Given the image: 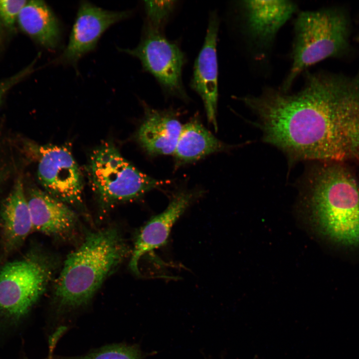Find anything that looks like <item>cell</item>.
I'll list each match as a JSON object with an SVG mask.
<instances>
[{
    "label": "cell",
    "instance_id": "ffe728a7",
    "mask_svg": "<svg viewBox=\"0 0 359 359\" xmlns=\"http://www.w3.org/2000/svg\"><path fill=\"white\" fill-rule=\"evenodd\" d=\"M80 359H140L135 348L114 346L105 348Z\"/></svg>",
    "mask_w": 359,
    "mask_h": 359
},
{
    "label": "cell",
    "instance_id": "d6986e66",
    "mask_svg": "<svg viewBox=\"0 0 359 359\" xmlns=\"http://www.w3.org/2000/svg\"><path fill=\"white\" fill-rule=\"evenodd\" d=\"M25 0H0V43L13 32L17 16Z\"/></svg>",
    "mask_w": 359,
    "mask_h": 359
},
{
    "label": "cell",
    "instance_id": "2e32d148",
    "mask_svg": "<svg viewBox=\"0 0 359 359\" xmlns=\"http://www.w3.org/2000/svg\"><path fill=\"white\" fill-rule=\"evenodd\" d=\"M17 23L25 34L44 48L54 51L59 47L60 24L44 1H27L19 12Z\"/></svg>",
    "mask_w": 359,
    "mask_h": 359
},
{
    "label": "cell",
    "instance_id": "3957f363",
    "mask_svg": "<svg viewBox=\"0 0 359 359\" xmlns=\"http://www.w3.org/2000/svg\"><path fill=\"white\" fill-rule=\"evenodd\" d=\"M129 253L116 228L89 233L79 247L67 256L56 279L54 296L58 304L76 307L87 303Z\"/></svg>",
    "mask_w": 359,
    "mask_h": 359
},
{
    "label": "cell",
    "instance_id": "7a4b0ae2",
    "mask_svg": "<svg viewBox=\"0 0 359 359\" xmlns=\"http://www.w3.org/2000/svg\"><path fill=\"white\" fill-rule=\"evenodd\" d=\"M303 187L321 231L339 244L359 245V182L347 166L321 163L309 172Z\"/></svg>",
    "mask_w": 359,
    "mask_h": 359
},
{
    "label": "cell",
    "instance_id": "ba28073f",
    "mask_svg": "<svg viewBox=\"0 0 359 359\" xmlns=\"http://www.w3.org/2000/svg\"><path fill=\"white\" fill-rule=\"evenodd\" d=\"M37 152V178L45 191L67 204L81 205L82 176L69 148L49 144Z\"/></svg>",
    "mask_w": 359,
    "mask_h": 359
},
{
    "label": "cell",
    "instance_id": "6da1fadb",
    "mask_svg": "<svg viewBox=\"0 0 359 359\" xmlns=\"http://www.w3.org/2000/svg\"><path fill=\"white\" fill-rule=\"evenodd\" d=\"M240 99L256 116L264 141L292 160L343 163L359 143V105L340 75L310 74L295 93L269 88Z\"/></svg>",
    "mask_w": 359,
    "mask_h": 359
},
{
    "label": "cell",
    "instance_id": "44dd1931",
    "mask_svg": "<svg viewBox=\"0 0 359 359\" xmlns=\"http://www.w3.org/2000/svg\"><path fill=\"white\" fill-rule=\"evenodd\" d=\"M33 69V64H32L15 74L0 81V105L7 92L28 75Z\"/></svg>",
    "mask_w": 359,
    "mask_h": 359
},
{
    "label": "cell",
    "instance_id": "5bb4252c",
    "mask_svg": "<svg viewBox=\"0 0 359 359\" xmlns=\"http://www.w3.org/2000/svg\"><path fill=\"white\" fill-rule=\"evenodd\" d=\"M0 229L7 252L18 247L33 231L30 210L20 178L4 200L0 210Z\"/></svg>",
    "mask_w": 359,
    "mask_h": 359
},
{
    "label": "cell",
    "instance_id": "8992f818",
    "mask_svg": "<svg viewBox=\"0 0 359 359\" xmlns=\"http://www.w3.org/2000/svg\"><path fill=\"white\" fill-rule=\"evenodd\" d=\"M88 172L93 189L106 206L137 198L162 184L140 171L108 143L93 151Z\"/></svg>",
    "mask_w": 359,
    "mask_h": 359
},
{
    "label": "cell",
    "instance_id": "277c9868",
    "mask_svg": "<svg viewBox=\"0 0 359 359\" xmlns=\"http://www.w3.org/2000/svg\"><path fill=\"white\" fill-rule=\"evenodd\" d=\"M349 36L347 16L338 8L300 12L295 23L292 65L281 90L287 92L295 79L309 67L345 52Z\"/></svg>",
    "mask_w": 359,
    "mask_h": 359
},
{
    "label": "cell",
    "instance_id": "4fadbf2b",
    "mask_svg": "<svg viewBox=\"0 0 359 359\" xmlns=\"http://www.w3.org/2000/svg\"><path fill=\"white\" fill-rule=\"evenodd\" d=\"M242 5L249 34L265 45L271 42L297 10L296 4L289 0H245Z\"/></svg>",
    "mask_w": 359,
    "mask_h": 359
},
{
    "label": "cell",
    "instance_id": "9c48e42d",
    "mask_svg": "<svg viewBox=\"0 0 359 359\" xmlns=\"http://www.w3.org/2000/svg\"><path fill=\"white\" fill-rule=\"evenodd\" d=\"M131 11H111L87 1L79 6L67 46L53 62L76 66L86 54L93 50L103 33L112 25L125 19Z\"/></svg>",
    "mask_w": 359,
    "mask_h": 359
},
{
    "label": "cell",
    "instance_id": "9a60e30c",
    "mask_svg": "<svg viewBox=\"0 0 359 359\" xmlns=\"http://www.w3.org/2000/svg\"><path fill=\"white\" fill-rule=\"evenodd\" d=\"M182 127L172 112L146 107L137 139L143 149L151 155H170L175 152Z\"/></svg>",
    "mask_w": 359,
    "mask_h": 359
},
{
    "label": "cell",
    "instance_id": "30bf717a",
    "mask_svg": "<svg viewBox=\"0 0 359 359\" xmlns=\"http://www.w3.org/2000/svg\"><path fill=\"white\" fill-rule=\"evenodd\" d=\"M219 18L215 11L210 12L203 46L195 61L190 86L201 97L208 120L217 129L218 66L216 41Z\"/></svg>",
    "mask_w": 359,
    "mask_h": 359
},
{
    "label": "cell",
    "instance_id": "7c38bea8",
    "mask_svg": "<svg viewBox=\"0 0 359 359\" xmlns=\"http://www.w3.org/2000/svg\"><path fill=\"white\" fill-rule=\"evenodd\" d=\"M191 192L177 194L167 208L153 217L141 229L138 234L129 262V267L139 275L138 263L146 253L164 245L167 241L174 223L186 210L195 197Z\"/></svg>",
    "mask_w": 359,
    "mask_h": 359
},
{
    "label": "cell",
    "instance_id": "5b68a950",
    "mask_svg": "<svg viewBox=\"0 0 359 359\" xmlns=\"http://www.w3.org/2000/svg\"><path fill=\"white\" fill-rule=\"evenodd\" d=\"M55 262L47 255L31 251L0 269V317L16 322L23 317L52 279Z\"/></svg>",
    "mask_w": 359,
    "mask_h": 359
},
{
    "label": "cell",
    "instance_id": "8fae6325",
    "mask_svg": "<svg viewBox=\"0 0 359 359\" xmlns=\"http://www.w3.org/2000/svg\"><path fill=\"white\" fill-rule=\"evenodd\" d=\"M26 198L33 231L64 238L76 230L78 218L67 204L38 188L31 189Z\"/></svg>",
    "mask_w": 359,
    "mask_h": 359
},
{
    "label": "cell",
    "instance_id": "ac0fdd59",
    "mask_svg": "<svg viewBox=\"0 0 359 359\" xmlns=\"http://www.w3.org/2000/svg\"><path fill=\"white\" fill-rule=\"evenodd\" d=\"M176 1L147 0L144 8L147 18L146 28L161 31L174 11Z\"/></svg>",
    "mask_w": 359,
    "mask_h": 359
},
{
    "label": "cell",
    "instance_id": "52a82bcc",
    "mask_svg": "<svg viewBox=\"0 0 359 359\" xmlns=\"http://www.w3.org/2000/svg\"><path fill=\"white\" fill-rule=\"evenodd\" d=\"M120 50L138 58L144 69L155 77L168 94L187 99L181 78L185 55L177 44L167 39L161 31L146 28L137 47Z\"/></svg>",
    "mask_w": 359,
    "mask_h": 359
},
{
    "label": "cell",
    "instance_id": "e0dca14e",
    "mask_svg": "<svg viewBox=\"0 0 359 359\" xmlns=\"http://www.w3.org/2000/svg\"><path fill=\"white\" fill-rule=\"evenodd\" d=\"M224 144L198 121L182 126L174 152L178 161L186 163L224 150Z\"/></svg>",
    "mask_w": 359,
    "mask_h": 359
}]
</instances>
